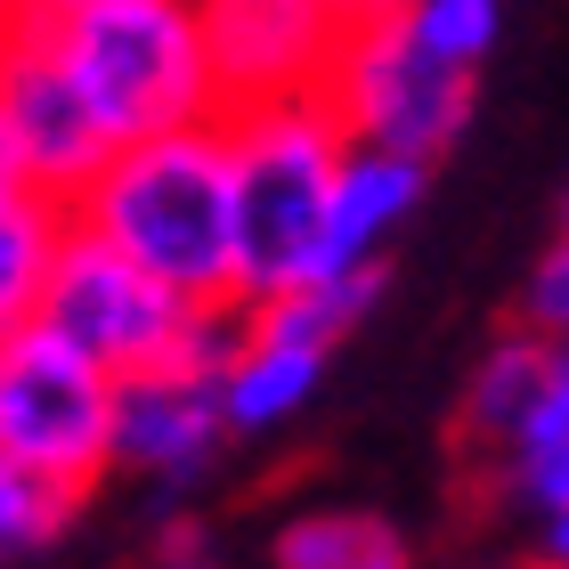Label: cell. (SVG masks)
I'll use <instances>...</instances> for the list:
<instances>
[{
    "label": "cell",
    "mask_w": 569,
    "mask_h": 569,
    "mask_svg": "<svg viewBox=\"0 0 569 569\" xmlns=\"http://www.w3.org/2000/svg\"><path fill=\"white\" fill-rule=\"evenodd\" d=\"M49 33H58V58L90 90L114 147L228 114V90L212 73V33H203V0H98L82 17H58Z\"/></svg>",
    "instance_id": "obj_3"
},
{
    "label": "cell",
    "mask_w": 569,
    "mask_h": 569,
    "mask_svg": "<svg viewBox=\"0 0 569 569\" xmlns=\"http://www.w3.org/2000/svg\"><path fill=\"white\" fill-rule=\"evenodd\" d=\"M521 326L553 333V342H569V220L553 228V244L529 261L521 277Z\"/></svg>",
    "instance_id": "obj_18"
},
{
    "label": "cell",
    "mask_w": 569,
    "mask_h": 569,
    "mask_svg": "<svg viewBox=\"0 0 569 569\" xmlns=\"http://www.w3.org/2000/svg\"><path fill=\"white\" fill-rule=\"evenodd\" d=\"M41 318L82 342L98 367L139 375V367H171V358H212L228 350V333L244 326V301H188L171 293L154 269H139L122 244H107L98 228L73 220L58 261H49V293Z\"/></svg>",
    "instance_id": "obj_4"
},
{
    "label": "cell",
    "mask_w": 569,
    "mask_h": 569,
    "mask_svg": "<svg viewBox=\"0 0 569 569\" xmlns=\"http://www.w3.org/2000/svg\"><path fill=\"white\" fill-rule=\"evenodd\" d=\"M318 9H326V17H342V24H358V17H382L391 0H318Z\"/></svg>",
    "instance_id": "obj_23"
},
{
    "label": "cell",
    "mask_w": 569,
    "mask_h": 569,
    "mask_svg": "<svg viewBox=\"0 0 569 569\" xmlns=\"http://www.w3.org/2000/svg\"><path fill=\"white\" fill-rule=\"evenodd\" d=\"M521 569H569V561H537V553H521Z\"/></svg>",
    "instance_id": "obj_25"
},
{
    "label": "cell",
    "mask_w": 569,
    "mask_h": 569,
    "mask_svg": "<svg viewBox=\"0 0 569 569\" xmlns=\"http://www.w3.org/2000/svg\"><path fill=\"white\" fill-rule=\"evenodd\" d=\"M472 472L488 480L497 512H512V521H537V512L569 505V375H561V391L529 416V431L512 439L505 456L472 463Z\"/></svg>",
    "instance_id": "obj_15"
},
{
    "label": "cell",
    "mask_w": 569,
    "mask_h": 569,
    "mask_svg": "<svg viewBox=\"0 0 569 569\" xmlns=\"http://www.w3.org/2000/svg\"><path fill=\"white\" fill-rule=\"evenodd\" d=\"M326 367H333V342L326 333L293 326L284 309L269 301H244V326L228 333L220 350V407H228V431L237 439H269L284 423H301L326 391Z\"/></svg>",
    "instance_id": "obj_10"
},
{
    "label": "cell",
    "mask_w": 569,
    "mask_h": 569,
    "mask_svg": "<svg viewBox=\"0 0 569 569\" xmlns=\"http://www.w3.org/2000/svg\"><path fill=\"white\" fill-rule=\"evenodd\" d=\"M423 188H431V163H423V154L350 139L342 171H333V203H326L318 277H367V269H391V244H399V228L423 212ZM318 277H309V284H318Z\"/></svg>",
    "instance_id": "obj_11"
},
{
    "label": "cell",
    "mask_w": 569,
    "mask_h": 569,
    "mask_svg": "<svg viewBox=\"0 0 569 569\" xmlns=\"http://www.w3.org/2000/svg\"><path fill=\"white\" fill-rule=\"evenodd\" d=\"M228 188H237V284L244 301L301 293L318 277V237L333 171L350 154V122L333 114L326 90L309 98H261V107H228Z\"/></svg>",
    "instance_id": "obj_2"
},
{
    "label": "cell",
    "mask_w": 569,
    "mask_h": 569,
    "mask_svg": "<svg viewBox=\"0 0 569 569\" xmlns=\"http://www.w3.org/2000/svg\"><path fill=\"white\" fill-rule=\"evenodd\" d=\"M529 537H521V553H537V561H569V505H553V512H537V521H521Z\"/></svg>",
    "instance_id": "obj_20"
},
{
    "label": "cell",
    "mask_w": 569,
    "mask_h": 569,
    "mask_svg": "<svg viewBox=\"0 0 569 569\" xmlns=\"http://www.w3.org/2000/svg\"><path fill=\"white\" fill-rule=\"evenodd\" d=\"M24 188V163H17V147H9V122H0V196H17Z\"/></svg>",
    "instance_id": "obj_22"
},
{
    "label": "cell",
    "mask_w": 569,
    "mask_h": 569,
    "mask_svg": "<svg viewBox=\"0 0 569 569\" xmlns=\"http://www.w3.org/2000/svg\"><path fill=\"white\" fill-rule=\"evenodd\" d=\"M269 569H416V537L375 505H309L277 521Z\"/></svg>",
    "instance_id": "obj_13"
},
{
    "label": "cell",
    "mask_w": 569,
    "mask_h": 569,
    "mask_svg": "<svg viewBox=\"0 0 569 569\" xmlns=\"http://www.w3.org/2000/svg\"><path fill=\"white\" fill-rule=\"evenodd\" d=\"M203 33H212V73L228 107H261V98L326 90L350 24L326 17L318 0H203Z\"/></svg>",
    "instance_id": "obj_9"
},
{
    "label": "cell",
    "mask_w": 569,
    "mask_h": 569,
    "mask_svg": "<svg viewBox=\"0 0 569 569\" xmlns=\"http://www.w3.org/2000/svg\"><path fill=\"white\" fill-rule=\"evenodd\" d=\"M228 448H237V431H228L212 358H171V367L122 375V399H114V480H131V488H147V497L179 505L188 488H203L220 472Z\"/></svg>",
    "instance_id": "obj_7"
},
{
    "label": "cell",
    "mask_w": 569,
    "mask_h": 569,
    "mask_svg": "<svg viewBox=\"0 0 569 569\" xmlns=\"http://www.w3.org/2000/svg\"><path fill=\"white\" fill-rule=\"evenodd\" d=\"M561 220H569V196H561Z\"/></svg>",
    "instance_id": "obj_27"
},
{
    "label": "cell",
    "mask_w": 569,
    "mask_h": 569,
    "mask_svg": "<svg viewBox=\"0 0 569 569\" xmlns=\"http://www.w3.org/2000/svg\"><path fill=\"white\" fill-rule=\"evenodd\" d=\"M326 98H333V114L350 122V139H375V147H399V154L439 163V154L472 131L480 73L439 58L431 41L407 33L399 9H382V17H358L342 33L333 73H326Z\"/></svg>",
    "instance_id": "obj_6"
},
{
    "label": "cell",
    "mask_w": 569,
    "mask_h": 569,
    "mask_svg": "<svg viewBox=\"0 0 569 569\" xmlns=\"http://www.w3.org/2000/svg\"><path fill=\"white\" fill-rule=\"evenodd\" d=\"M73 220L122 244L188 301H244L237 284V188H228V131L179 122L154 139H122L90 188L73 196Z\"/></svg>",
    "instance_id": "obj_1"
},
{
    "label": "cell",
    "mask_w": 569,
    "mask_h": 569,
    "mask_svg": "<svg viewBox=\"0 0 569 569\" xmlns=\"http://www.w3.org/2000/svg\"><path fill=\"white\" fill-rule=\"evenodd\" d=\"M553 391H561V342L512 318L497 342L472 358V375H463V399H456V448H463V463L505 456Z\"/></svg>",
    "instance_id": "obj_12"
},
{
    "label": "cell",
    "mask_w": 569,
    "mask_h": 569,
    "mask_svg": "<svg viewBox=\"0 0 569 569\" xmlns=\"http://www.w3.org/2000/svg\"><path fill=\"white\" fill-rule=\"evenodd\" d=\"M82 497H66V488H49L33 472H17L9 456H0V569L9 561H41V553H58L73 521H82Z\"/></svg>",
    "instance_id": "obj_16"
},
{
    "label": "cell",
    "mask_w": 569,
    "mask_h": 569,
    "mask_svg": "<svg viewBox=\"0 0 569 569\" xmlns=\"http://www.w3.org/2000/svg\"><path fill=\"white\" fill-rule=\"evenodd\" d=\"M391 9L407 17L416 41H431L439 58L472 66V73L497 58V41H505V0H391Z\"/></svg>",
    "instance_id": "obj_17"
},
{
    "label": "cell",
    "mask_w": 569,
    "mask_h": 569,
    "mask_svg": "<svg viewBox=\"0 0 569 569\" xmlns=\"http://www.w3.org/2000/svg\"><path fill=\"white\" fill-rule=\"evenodd\" d=\"M17 24H24V9H17V0H0V41H9Z\"/></svg>",
    "instance_id": "obj_24"
},
{
    "label": "cell",
    "mask_w": 569,
    "mask_h": 569,
    "mask_svg": "<svg viewBox=\"0 0 569 569\" xmlns=\"http://www.w3.org/2000/svg\"><path fill=\"white\" fill-rule=\"evenodd\" d=\"M114 399L122 375L66 342L49 318L0 333V456L17 472L98 505L114 488Z\"/></svg>",
    "instance_id": "obj_5"
},
{
    "label": "cell",
    "mask_w": 569,
    "mask_h": 569,
    "mask_svg": "<svg viewBox=\"0 0 569 569\" xmlns=\"http://www.w3.org/2000/svg\"><path fill=\"white\" fill-rule=\"evenodd\" d=\"M0 122H9V147L33 188L49 196H82L90 171L114 154L107 122H98L90 90L73 82V66L58 58V33L49 24H17L0 41Z\"/></svg>",
    "instance_id": "obj_8"
},
{
    "label": "cell",
    "mask_w": 569,
    "mask_h": 569,
    "mask_svg": "<svg viewBox=\"0 0 569 569\" xmlns=\"http://www.w3.org/2000/svg\"><path fill=\"white\" fill-rule=\"evenodd\" d=\"M561 375H569V342H561Z\"/></svg>",
    "instance_id": "obj_26"
},
{
    "label": "cell",
    "mask_w": 569,
    "mask_h": 569,
    "mask_svg": "<svg viewBox=\"0 0 569 569\" xmlns=\"http://www.w3.org/2000/svg\"><path fill=\"white\" fill-rule=\"evenodd\" d=\"M24 9V24H58V17H82V9H98V0H17Z\"/></svg>",
    "instance_id": "obj_21"
},
{
    "label": "cell",
    "mask_w": 569,
    "mask_h": 569,
    "mask_svg": "<svg viewBox=\"0 0 569 569\" xmlns=\"http://www.w3.org/2000/svg\"><path fill=\"white\" fill-rule=\"evenodd\" d=\"M73 228V203L49 196L24 179L17 196H0V333L41 318V293H49V261H58Z\"/></svg>",
    "instance_id": "obj_14"
},
{
    "label": "cell",
    "mask_w": 569,
    "mask_h": 569,
    "mask_svg": "<svg viewBox=\"0 0 569 569\" xmlns=\"http://www.w3.org/2000/svg\"><path fill=\"white\" fill-rule=\"evenodd\" d=\"M220 553H212V529L203 521H188V512H171L163 529H154V569H212Z\"/></svg>",
    "instance_id": "obj_19"
}]
</instances>
